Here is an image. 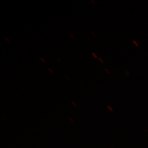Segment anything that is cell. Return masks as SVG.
I'll return each mask as SVG.
<instances>
[{"instance_id": "1", "label": "cell", "mask_w": 148, "mask_h": 148, "mask_svg": "<svg viewBox=\"0 0 148 148\" xmlns=\"http://www.w3.org/2000/svg\"><path fill=\"white\" fill-rule=\"evenodd\" d=\"M132 42L133 43L135 44V45L137 47H138L139 46V45H138V43L135 40H133Z\"/></svg>"}, {"instance_id": "2", "label": "cell", "mask_w": 148, "mask_h": 148, "mask_svg": "<svg viewBox=\"0 0 148 148\" xmlns=\"http://www.w3.org/2000/svg\"><path fill=\"white\" fill-rule=\"evenodd\" d=\"M92 56H94V57L95 58V59H98V57L95 53H92Z\"/></svg>"}, {"instance_id": "3", "label": "cell", "mask_w": 148, "mask_h": 148, "mask_svg": "<svg viewBox=\"0 0 148 148\" xmlns=\"http://www.w3.org/2000/svg\"><path fill=\"white\" fill-rule=\"evenodd\" d=\"M40 60L42 61L44 63H46V60L43 59V58H42V57L40 58Z\"/></svg>"}, {"instance_id": "4", "label": "cell", "mask_w": 148, "mask_h": 148, "mask_svg": "<svg viewBox=\"0 0 148 148\" xmlns=\"http://www.w3.org/2000/svg\"><path fill=\"white\" fill-rule=\"evenodd\" d=\"M69 120H70V121L71 122V123H74V121L73 119H71V117L69 118Z\"/></svg>"}, {"instance_id": "5", "label": "cell", "mask_w": 148, "mask_h": 148, "mask_svg": "<svg viewBox=\"0 0 148 148\" xmlns=\"http://www.w3.org/2000/svg\"><path fill=\"white\" fill-rule=\"evenodd\" d=\"M71 103H72V104H73V105L74 106H75V107H77V104H76V103L75 102H73V101H71Z\"/></svg>"}, {"instance_id": "6", "label": "cell", "mask_w": 148, "mask_h": 148, "mask_svg": "<svg viewBox=\"0 0 148 148\" xmlns=\"http://www.w3.org/2000/svg\"><path fill=\"white\" fill-rule=\"evenodd\" d=\"M107 108H108V109L110 110V111H113V109H112V108L111 107V106H107Z\"/></svg>"}, {"instance_id": "7", "label": "cell", "mask_w": 148, "mask_h": 148, "mask_svg": "<svg viewBox=\"0 0 148 148\" xmlns=\"http://www.w3.org/2000/svg\"><path fill=\"white\" fill-rule=\"evenodd\" d=\"M48 70L50 71V73H53V71H52L51 69L49 68H48Z\"/></svg>"}, {"instance_id": "8", "label": "cell", "mask_w": 148, "mask_h": 148, "mask_svg": "<svg viewBox=\"0 0 148 148\" xmlns=\"http://www.w3.org/2000/svg\"><path fill=\"white\" fill-rule=\"evenodd\" d=\"M69 35H70V36L71 37V38H72V39H74V37L70 33L69 34Z\"/></svg>"}, {"instance_id": "9", "label": "cell", "mask_w": 148, "mask_h": 148, "mask_svg": "<svg viewBox=\"0 0 148 148\" xmlns=\"http://www.w3.org/2000/svg\"><path fill=\"white\" fill-rule=\"evenodd\" d=\"M105 71H106V73H108V74H110V72H109V71L107 69L105 68Z\"/></svg>"}, {"instance_id": "10", "label": "cell", "mask_w": 148, "mask_h": 148, "mask_svg": "<svg viewBox=\"0 0 148 148\" xmlns=\"http://www.w3.org/2000/svg\"><path fill=\"white\" fill-rule=\"evenodd\" d=\"M98 60L100 61L102 63H103V60H102V59H101L100 58H98Z\"/></svg>"}, {"instance_id": "11", "label": "cell", "mask_w": 148, "mask_h": 148, "mask_svg": "<svg viewBox=\"0 0 148 148\" xmlns=\"http://www.w3.org/2000/svg\"><path fill=\"white\" fill-rule=\"evenodd\" d=\"M91 33L92 34V35L94 36L95 37V38H97V36L95 35V34L93 32H91Z\"/></svg>"}, {"instance_id": "12", "label": "cell", "mask_w": 148, "mask_h": 148, "mask_svg": "<svg viewBox=\"0 0 148 148\" xmlns=\"http://www.w3.org/2000/svg\"><path fill=\"white\" fill-rule=\"evenodd\" d=\"M4 38H5V39L6 40H7V41H8V42H10V40H9V39L8 38H6V37H5V36L4 37Z\"/></svg>"}, {"instance_id": "13", "label": "cell", "mask_w": 148, "mask_h": 148, "mask_svg": "<svg viewBox=\"0 0 148 148\" xmlns=\"http://www.w3.org/2000/svg\"><path fill=\"white\" fill-rule=\"evenodd\" d=\"M91 2L92 3L94 4H95V2L94 1H92V0H91Z\"/></svg>"}, {"instance_id": "14", "label": "cell", "mask_w": 148, "mask_h": 148, "mask_svg": "<svg viewBox=\"0 0 148 148\" xmlns=\"http://www.w3.org/2000/svg\"><path fill=\"white\" fill-rule=\"evenodd\" d=\"M65 77H66V78H67L68 80H70V78H69L68 76H67L65 75Z\"/></svg>"}, {"instance_id": "15", "label": "cell", "mask_w": 148, "mask_h": 148, "mask_svg": "<svg viewBox=\"0 0 148 148\" xmlns=\"http://www.w3.org/2000/svg\"><path fill=\"white\" fill-rule=\"evenodd\" d=\"M57 60H58V61H59V62H60V60H59V58H57Z\"/></svg>"}]
</instances>
